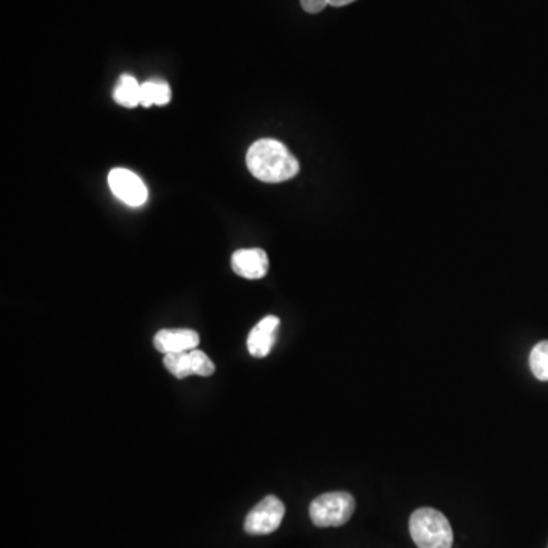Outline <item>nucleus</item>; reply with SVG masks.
<instances>
[{
	"label": "nucleus",
	"mask_w": 548,
	"mask_h": 548,
	"mask_svg": "<svg viewBox=\"0 0 548 548\" xmlns=\"http://www.w3.org/2000/svg\"><path fill=\"white\" fill-rule=\"evenodd\" d=\"M247 168L264 183H282L299 174L296 157L281 142L261 139L247 151Z\"/></svg>",
	"instance_id": "f257e3e1"
},
{
	"label": "nucleus",
	"mask_w": 548,
	"mask_h": 548,
	"mask_svg": "<svg viewBox=\"0 0 548 548\" xmlns=\"http://www.w3.org/2000/svg\"><path fill=\"white\" fill-rule=\"evenodd\" d=\"M410 535L418 548L453 547L454 535L450 521L442 512L431 507H422L413 512Z\"/></svg>",
	"instance_id": "f03ea898"
},
{
	"label": "nucleus",
	"mask_w": 548,
	"mask_h": 548,
	"mask_svg": "<svg viewBox=\"0 0 548 548\" xmlns=\"http://www.w3.org/2000/svg\"><path fill=\"white\" fill-rule=\"evenodd\" d=\"M355 512V498L349 492H328L311 503V521L317 527L345 526Z\"/></svg>",
	"instance_id": "7ed1b4c3"
},
{
	"label": "nucleus",
	"mask_w": 548,
	"mask_h": 548,
	"mask_svg": "<svg viewBox=\"0 0 548 548\" xmlns=\"http://www.w3.org/2000/svg\"><path fill=\"white\" fill-rule=\"evenodd\" d=\"M284 517V503L278 497L268 495L250 510L244 521V530L249 535H270L281 527Z\"/></svg>",
	"instance_id": "20e7f679"
},
{
	"label": "nucleus",
	"mask_w": 548,
	"mask_h": 548,
	"mask_svg": "<svg viewBox=\"0 0 548 548\" xmlns=\"http://www.w3.org/2000/svg\"><path fill=\"white\" fill-rule=\"evenodd\" d=\"M109 186L115 197L131 208H141L147 203L148 189L141 177L125 168H115L109 174Z\"/></svg>",
	"instance_id": "39448f33"
},
{
	"label": "nucleus",
	"mask_w": 548,
	"mask_h": 548,
	"mask_svg": "<svg viewBox=\"0 0 548 548\" xmlns=\"http://www.w3.org/2000/svg\"><path fill=\"white\" fill-rule=\"evenodd\" d=\"M163 364L179 380H185L191 375L211 376L215 373L214 361L198 349L165 355Z\"/></svg>",
	"instance_id": "423d86ee"
},
{
	"label": "nucleus",
	"mask_w": 548,
	"mask_h": 548,
	"mask_svg": "<svg viewBox=\"0 0 548 548\" xmlns=\"http://www.w3.org/2000/svg\"><path fill=\"white\" fill-rule=\"evenodd\" d=\"M200 343V335L192 329H162L154 335V346L163 355L192 351Z\"/></svg>",
	"instance_id": "0eeeda50"
},
{
	"label": "nucleus",
	"mask_w": 548,
	"mask_h": 548,
	"mask_svg": "<svg viewBox=\"0 0 548 548\" xmlns=\"http://www.w3.org/2000/svg\"><path fill=\"white\" fill-rule=\"evenodd\" d=\"M268 256L262 249H243L233 253L232 268L238 276L250 281L264 278L268 271Z\"/></svg>",
	"instance_id": "6e6552de"
},
{
	"label": "nucleus",
	"mask_w": 548,
	"mask_h": 548,
	"mask_svg": "<svg viewBox=\"0 0 548 548\" xmlns=\"http://www.w3.org/2000/svg\"><path fill=\"white\" fill-rule=\"evenodd\" d=\"M281 320L276 316H267L252 329L247 338V349L250 355L256 358H264L270 354L276 343V334H278Z\"/></svg>",
	"instance_id": "1a4fd4ad"
},
{
	"label": "nucleus",
	"mask_w": 548,
	"mask_h": 548,
	"mask_svg": "<svg viewBox=\"0 0 548 548\" xmlns=\"http://www.w3.org/2000/svg\"><path fill=\"white\" fill-rule=\"evenodd\" d=\"M141 86L137 83L136 78L125 74L119 78L116 84L113 99L118 102L119 106L133 109V107L141 106Z\"/></svg>",
	"instance_id": "9d476101"
},
{
	"label": "nucleus",
	"mask_w": 548,
	"mask_h": 548,
	"mask_svg": "<svg viewBox=\"0 0 548 548\" xmlns=\"http://www.w3.org/2000/svg\"><path fill=\"white\" fill-rule=\"evenodd\" d=\"M171 101V89L162 80L145 81L141 86V106H166Z\"/></svg>",
	"instance_id": "9b49d317"
},
{
	"label": "nucleus",
	"mask_w": 548,
	"mask_h": 548,
	"mask_svg": "<svg viewBox=\"0 0 548 548\" xmlns=\"http://www.w3.org/2000/svg\"><path fill=\"white\" fill-rule=\"evenodd\" d=\"M530 369L539 381H548V340L539 341L530 352Z\"/></svg>",
	"instance_id": "f8f14e48"
},
{
	"label": "nucleus",
	"mask_w": 548,
	"mask_h": 548,
	"mask_svg": "<svg viewBox=\"0 0 548 548\" xmlns=\"http://www.w3.org/2000/svg\"><path fill=\"white\" fill-rule=\"evenodd\" d=\"M300 4H302L303 10L306 13L317 14L325 10L329 2L328 0H300Z\"/></svg>",
	"instance_id": "ddd939ff"
},
{
	"label": "nucleus",
	"mask_w": 548,
	"mask_h": 548,
	"mask_svg": "<svg viewBox=\"0 0 548 548\" xmlns=\"http://www.w3.org/2000/svg\"><path fill=\"white\" fill-rule=\"evenodd\" d=\"M328 2L332 7H345V5L352 4L355 0H328Z\"/></svg>",
	"instance_id": "4468645a"
}]
</instances>
